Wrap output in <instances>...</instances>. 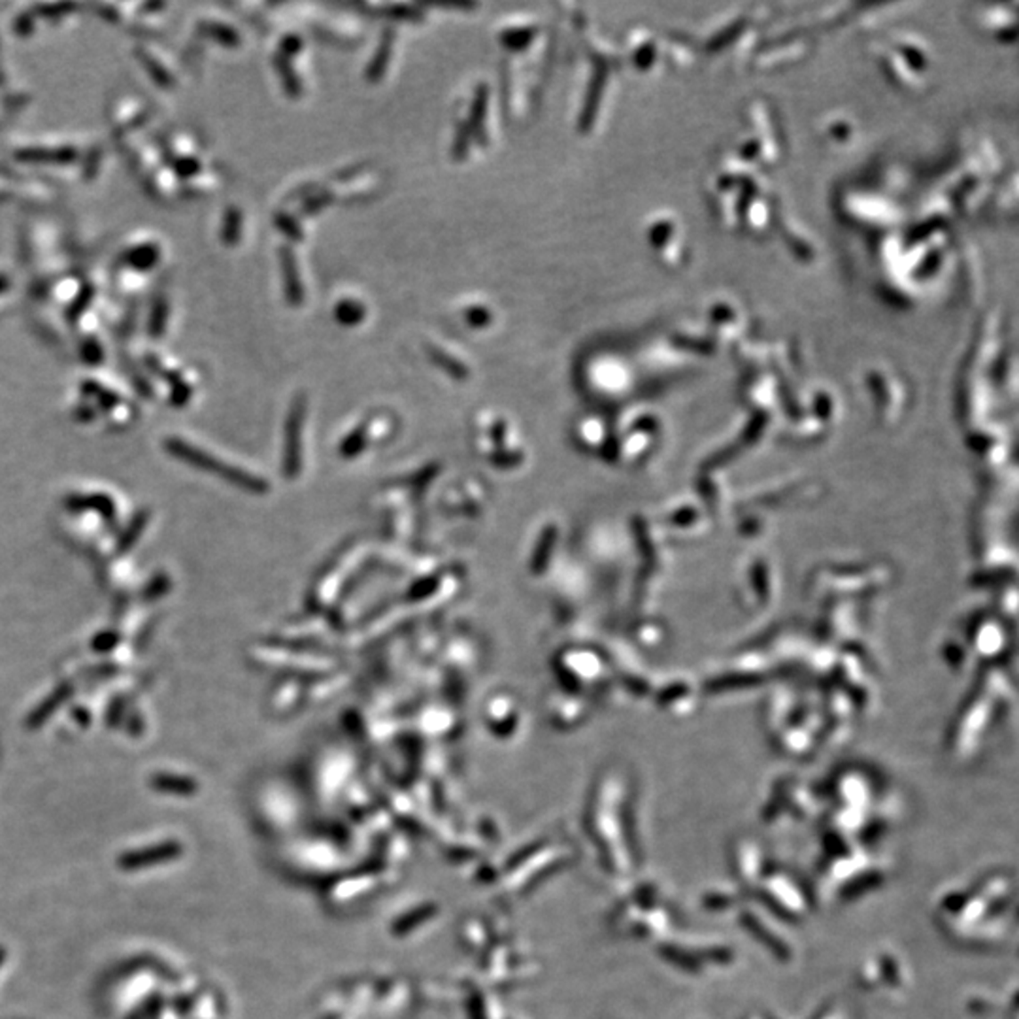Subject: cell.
Returning a JSON list of instances; mask_svg holds the SVG:
<instances>
[{"mask_svg": "<svg viewBox=\"0 0 1019 1019\" xmlns=\"http://www.w3.org/2000/svg\"><path fill=\"white\" fill-rule=\"evenodd\" d=\"M153 786L161 791H168V793H180V795H189L195 791V782H191L187 778H180V776H155L153 778Z\"/></svg>", "mask_w": 1019, "mask_h": 1019, "instance_id": "8992f818", "label": "cell"}, {"mask_svg": "<svg viewBox=\"0 0 1019 1019\" xmlns=\"http://www.w3.org/2000/svg\"><path fill=\"white\" fill-rule=\"evenodd\" d=\"M165 445H167V450H168L170 455H174L176 459L183 461V463H187V465H193V467H197V469H200V470H208V472H214V474H221L223 477H227V480L236 482V484L248 485V482H249V485H251V482H253L251 477H248V476H244V474H240V472H236V470L231 469V467H225V465L217 463V461H216L214 457H210L208 453L200 452L199 448H195V445H191V444H187V442H183V440H180V438H168Z\"/></svg>", "mask_w": 1019, "mask_h": 1019, "instance_id": "7a4b0ae2", "label": "cell"}, {"mask_svg": "<svg viewBox=\"0 0 1019 1019\" xmlns=\"http://www.w3.org/2000/svg\"><path fill=\"white\" fill-rule=\"evenodd\" d=\"M148 521H150V512H148V510H146V512H138V514L135 516V519L131 521L129 527H126V529L123 531V534L119 536V542H118V551H119V553L129 551V550L136 544V540L140 538L142 533H144Z\"/></svg>", "mask_w": 1019, "mask_h": 1019, "instance_id": "5b68a950", "label": "cell"}, {"mask_svg": "<svg viewBox=\"0 0 1019 1019\" xmlns=\"http://www.w3.org/2000/svg\"><path fill=\"white\" fill-rule=\"evenodd\" d=\"M72 691H74L72 683H61V686H59L50 697H47V698L44 700V703H42L33 713L29 715L27 725H29L30 729L42 727V723H44L47 718H50L52 713H55V710H57L62 703H65V700L70 698Z\"/></svg>", "mask_w": 1019, "mask_h": 1019, "instance_id": "277c9868", "label": "cell"}, {"mask_svg": "<svg viewBox=\"0 0 1019 1019\" xmlns=\"http://www.w3.org/2000/svg\"><path fill=\"white\" fill-rule=\"evenodd\" d=\"M67 508L74 512H82V510H94L99 512L106 521H116V504L106 495H70L67 497Z\"/></svg>", "mask_w": 1019, "mask_h": 1019, "instance_id": "3957f363", "label": "cell"}, {"mask_svg": "<svg viewBox=\"0 0 1019 1019\" xmlns=\"http://www.w3.org/2000/svg\"><path fill=\"white\" fill-rule=\"evenodd\" d=\"M764 899L786 917H801L806 912V901L801 887L787 874H772L764 882Z\"/></svg>", "mask_w": 1019, "mask_h": 1019, "instance_id": "6da1fadb", "label": "cell"}, {"mask_svg": "<svg viewBox=\"0 0 1019 1019\" xmlns=\"http://www.w3.org/2000/svg\"><path fill=\"white\" fill-rule=\"evenodd\" d=\"M118 642H119V634L108 631V632L99 634L97 639L93 640V649H94V651H101V654H104V651L114 649V648L118 646Z\"/></svg>", "mask_w": 1019, "mask_h": 1019, "instance_id": "ba28073f", "label": "cell"}, {"mask_svg": "<svg viewBox=\"0 0 1019 1019\" xmlns=\"http://www.w3.org/2000/svg\"><path fill=\"white\" fill-rule=\"evenodd\" d=\"M168 589H170V580H168V576L157 575V576L148 583V587L144 589V599H146V600L161 599L163 595L168 593Z\"/></svg>", "mask_w": 1019, "mask_h": 1019, "instance_id": "52a82bcc", "label": "cell"}]
</instances>
